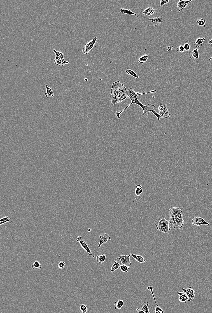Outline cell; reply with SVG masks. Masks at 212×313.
Masks as SVG:
<instances>
[{
	"label": "cell",
	"mask_w": 212,
	"mask_h": 313,
	"mask_svg": "<svg viewBox=\"0 0 212 313\" xmlns=\"http://www.w3.org/2000/svg\"><path fill=\"white\" fill-rule=\"evenodd\" d=\"M156 91V90H154L150 91L149 92L140 94V93L138 92H135L134 89L132 88H130L128 89L127 91V95L128 97L131 100V102L130 104L128 105L125 108L122 110L120 112L116 111V112L115 115H116L118 118H120L121 114L124 110H125L126 109L128 108L131 105L133 104H135L139 105L143 109V115L144 117H148L150 112H151L154 114V115L156 117L158 118V121H159L161 118H162V117H161L159 114L158 113L156 112L157 110V107H156L155 105L151 104H149L146 105H143L140 102L137 98V97L139 96L150 94V93H155Z\"/></svg>",
	"instance_id": "1"
},
{
	"label": "cell",
	"mask_w": 212,
	"mask_h": 313,
	"mask_svg": "<svg viewBox=\"0 0 212 313\" xmlns=\"http://www.w3.org/2000/svg\"><path fill=\"white\" fill-rule=\"evenodd\" d=\"M127 91L126 88L119 81L114 82L112 85L110 95L112 104L115 106L117 104L122 102L128 97Z\"/></svg>",
	"instance_id": "2"
},
{
	"label": "cell",
	"mask_w": 212,
	"mask_h": 313,
	"mask_svg": "<svg viewBox=\"0 0 212 313\" xmlns=\"http://www.w3.org/2000/svg\"><path fill=\"white\" fill-rule=\"evenodd\" d=\"M170 223L175 229H180L184 224L183 211L179 207H173L169 210Z\"/></svg>",
	"instance_id": "3"
},
{
	"label": "cell",
	"mask_w": 212,
	"mask_h": 313,
	"mask_svg": "<svg viewBox=\"0 0 212 313\" xmlns=\"http://www.w3.org/2000/svg\"><path fill=\"white\" fill-rule=\"evenodd\" d=\"M154 223L157 229L162 233H167L171 230V227L170 226L169 221L164 217H159L156 219Z\"/></svg>",
	"instance_id": "4"
},
{
	"label": "cell",
	"mask_w": 212,
	"mask_h": 313,
	"mask_svg": "<svg viewBox=\"0 0 212 313\" xmlns=\"http://www.w3.org/2000/svg\"><path fill=\"white\" fill-rule=\"evenodd\" d=\"M53 51L56 55L55 58L54 60L55 65L60 66H63L65 65L69 64V62L65 60L63 53L57 51L55 50Z\"/></svg>",
	"instance_id": "5"
},
{
	"label": "cell",
	"mask_w": 212,
	"mask_h": 313,
	"mask_svg": "<svg viewBox=\"0 0 212 313\" xmlns=\"http://www.w3.org/2000/svg\"><path fill=\"white\" fill-rule=\"evenodd\" d=\"M98 38L96 36L95 37L93 40L86 44L82 50V52L84 54H88L92 50V49L95 45Z\"/></svg>",
	"instance_id": "6"
},
{
	"label": "cell",
	"mask_w": 212,
	"mask_h": 313,
	"mask_svg": "<svg viewBox=\"0 0 212 313\" xmlns=\"http://www.w3.org/2000/svg\"><path fill=\"white\" fill-rule=\"evenodd\" d=\"M77 242L79 243L81 247L86 251L87 253L89 255L92 256V253L91 251L89 248L87 243L83 240V238L81 236H79L77 237Z\"/></svg>",
	"instance_id": "7"
},
{
	"label": "cell",
	"mask_w": 212,
	"mask_h": 313,
	"mask_svg": "<svg viewBox=\"0 0 212 313\" xmlns=\"http://www.w3.org/2000/svg\"><path fill=\"white\" fill-rule=\"evenodd\" d=\"M192 224L193 225L200 226L203 225H209V223L207 222L202 217L196 216L192 219Z\"/></svg>",
	"instance_id": "8"
},
{
	"label": "cell",
	"mask_w": 212,
	"mask_h": 313,
	"mask_svg": "<svg viewBox=\"0 0 212 313\" xmlns=\"http://www.w3.org/2000/svg\"><path fill=\"white\" fill-rule=\"evenodd\" d=\"M182 289L183 292L186 294L188 296V301H190L193 299L195 296V292L193 289H192V287H190L187 289L182 288Z\"/></svg>",
	"instance_id": "9"
},
{
	"label": "cell",
	"mask_w": 212,
	"mask_h": 313,
	"mask_svg": "<svg viewBox=\"0 0 212 313\" xmlns=\"http://www.w3.org/2000/svg\"><path fill=\"white\" fill-rule=\"evenodd\" d=\"M100 241L98 246V248H99L103 244H106L108 241H111V236L107 233H103L99 235Z\"/></svg>",
	"instance_id": "10"
},
{
	"label": "cell",
	"mask_w": 212,
	"mask_h": 313,
	"mask_svg": "<svg viewBox=\"0 0 212 313\" xmlns=\"http://www.w3.org/2000/svg\"><path fill=\"white\" fill-rule=\"evenodd\" d=\"M119 257L120 258L121 263L122 264L125 265L130 267L131 265V262L130 261V257L131 256V254L130 253L128 255H122L120 254H118Z\"/></svg>",
	"instance_id": "11"
},
{
	"label": "cell",
	"mask_w": 212,
	"mask_h": 313,
	"mask_svg": "<svg viewBox=\"0 0 212 313\" xmlns=\"http://www.w3.org/2000/svg\"><path fill=\"white\" fill-rule=\"evenodd\" d=\"M192 0L185 1L180 0L177 3V10L178 12H180L184 8L186 7L189 3L192 1Z\"/></svg>",
	"instance_id": "12"
},
{
	"label": "cell",
	"mask_w": 212,
	"mask_h": 313,
	"mask_svg": "<svg viewBox=\"0 0 212 313\" xmlns=\"http://www.w3.org/2000/svg\"><path fill=\"white\" fill-rule=\"evenodd\" d=\"M121 263V261L119 257H118L115 259L114 261L113 264L111 267V273H113L115 271L120 269Z\"/></svg>",
	"instance_id": "13"
},
{
	"label": "cell",
	"mask_w": 212,
	"mask_h": 313,
	"mask_svg": "<svg viewBox=\"0 0 212 313\" xmlns=\"http://www.w3.org/2000/svg\"><path fill=\"white\" fill-rule=\"evenodd\" d=\"M147 19L151 21L152 24L155 26L159 25L163 23V19L161 17H153L152 19L147 18Z\"/></svg>",
	"instance_id": "14"
},
{
	"label": "cell",
	"mask_w": 212,
	"mask_h": 313,
	"mask_svg": "<svg viewBox=\"0 0 212 313\" xmlns=\"http://www.w3.org/2000/svg\"><path fill=\"white\" fill-rule=\"evenodd\" d=\"M189 56L191 59H198L199 53L198 48L190 50L189 52Z\"/></svg>",
	"instance_id": "15"
},
{
	"label": "cell",
	"mask_w": 212,
	"mask_h": 313,
	"mask_svg": "<svg viewBox=\"0 0 212 313\" xmlns=\"http://www.w3.org/2000/svg\"><path fill=\"white\" fill-rule=\"evenodd\" d=\"M45 89H46V93H45V95L47 98H50L54 96V94L53 90L51 88L46 84L45 85Z\"/></svg>",
	"instance_id": "16"
},
{
	"label": "cell",
	"mask_w": 212,
	"mask_h": 313,
	"mask_svg": "<svg viewBox=\"0 0 212 313\" xmlns=\"http://www.w3.org/2000/svg\"><path fill=\"white\" fill-rule=\"evenodd\" d=\"M159 114L161 117L164 118H169L170 116V114L169 113L168 108L165 109L162 111L159 112Z\"/></svg>",
	"instance_id": "17"
},
{
	"label": "cell",
	"mask_w": 212,
	"mask_h": 313,
	"mask_svg": "<svg viewBox=\"0 0 212 313\" xmlns=\"http://www.w3.org/2000/svg\"><path fill=\"white\" fill-rule=\"evenodd\" d=\"M157 10L154 9L152 7H149L145 9L143 13L147 15L150 16L156 13Z\"/></svg>",
	"instance_id": "18"
},
{
	"label": "cell",
	"mask_w": 212,
	"mask_h": 313,
	"mask_svg": "<svg viewBox=\"0 0 212 313\" xmlns=\"http://www.w3.org/2000/svg\"><path fill=\"white\" fill-rule=\"evenodd\" d=\"M124 305V301L123 300H118L115 301V302L114 305L115 309L116 310H120L123 307Z\"/></svg>",
	"instance_id": "19"
},
{
	"label": "cell",
	"mask_w": 212,
	"mask_h": 313,
	"mask_svg": "<svg viewBox=\"0 0 212 313\" xmlns=\"http://www.w3.org/2000/svg\"><path fill=\"white\" fill-rule=\"evenodd\" d=\"M132 256L134 259L138 262L141 263H144L146 261V260L143 256L140 255H135L134 254H131Z\"/></svg>",
	"instance_id": "20"
},
{
	"label": "cell",
	"mask_w": 212,
	"mask_h": 313,
	"mask_svg": "<svg viewBox=\"0 0 212 313\" xmlns=\"http://www.w3.org/2000/svg\"><path fill=\"white\" fill-rule=\"evenodd\" d=\"M206 38H198L195 41L193 42V44L196 47H202L203 43L205 40Z\"/></svg>",
	"instance_id": "21"
},
{
	"label": "cell",
	"mask_w": 212,
	"mask_h": 313,
	"mask_svg": "<svg viewBox=\"0 0 212 313\" xmlns=\"http://www.w3.org/2000/svg\"><path fill=\"white\" fill-rule=\"evenodd\" d=\"M143 191L142 186L140 185H138L136 186L135 190V193L136 196L138 197L141 196V195L142 194Z\"/></svg>",
	"instance_id": "22"
},
{
	"label": "cell",
	"mask_w": 212,
	"mask_h": 313,
	"mask_svg": "<svg viewBox=\"0 0 212 313\" xmlns=\"http://www.w3.org/2000/svg\"><path fill=\"white\" fill-rule=\"evenodd\" d=\"M120 12H121L122 13L125 14L126 15H135L142 17L138 15L137 14L135 13L134 12L131 11L130 10L122 8L120 9Z\"/></svg>",
	"instance_id": "23"
},
{
	"label": "cell",
	"mask_w": 212,
	"mask_h": 313,
	"mask_svg": "<svg viewBox=\"0 0 212 313\" xmlns=\"http://www.w3.org/2000/svg\"><path fill=\"white\" fill-rule=\"evenodd\" d=\"M149 302L147 301H144L142 304L141 308L142 309L144 313H150L149 310L148 306Z\"/></svg>",
	"instance_id": "24"
},
{
	"label": "cell",
	"mask_w": 212,
	"mask_h": 313,
	"mask_svg": "<svg viewBox=\"0 0 212 313\" xmlns=\"http://www.w3.org/2000/svg\"><path fill=\"white\" fill-rule=\"evenodd\" d=\"M106 255L104 254L98 255L96 257V261L98 263L100 264H103L105 261L106 259Z\"/></svg>",
	"instance_id": "25"
},
{
	"label": "cell",
	"mask_w": 212,
	"mask_h": 313,
	"mask_svg": "<svg viewBox=\"0 0 212 313\" xmlns=\"http://www.w3.org/2000/svg\"><path fill=\"white\" fill-rule=\"evenodd\" d=\"M12 222H13V220L11 218H10L7 216L2 218L0 219V225H1L4 224V223L7 222L12 223Z\"/></svg>",
	"instance_id": "26"
},
{
	"label": "cell",
	"mask_w": 212,
	"mask_h": 313,
	"mask_svg": "<svg viewBox=\"0 0 212 313\" xmlns=\"http://www.w3.org/2000/svg\"><path fill=\"white\" fill-rule=\"evenodd\" d=\"M189 298L187 295L185 293H184L183 294L179 296V298H178V300L180 302L182 303H186L187 301H188Z\"/></svg>",
	"instance_id": "27"
},
{
	"label": "cell",
	"mask_w": 212,
	"mask_h": 313,
	"mask_svg": "<svg viewBox=\"0 0 212 313\" xmlns=\"http://www.w3.org/2000/svg\"><path fill=\"white\" fill-rule=\"evenodd\" d=\"M42 265L39 261L36 260L35 261L33 264L31 265V268L33 269L37 270L42 268Z\"/></svg>",
	"instance_id": "28"
},
{
	"label": "cell",
	"mask_w": 212,
	"mask_h": 313,
	"mask_svg": "<svg viewBox=\"0 0 212 313\" xmlns=\"http://www.w3.org/2000/svg\"><path fill=\"white\" fill-rule=\"evenodd\" d=\"M125 72L127 74L130 75L133 77H134L136 79H138L139 78V76L136 74V73L134 71H133L132 70L130 69V68H127Z\"/></svg>",
	"instance_id": "29"
},
{
	"label": "cell",
	"mask_w": 212,
	"mask_h": 313,
	"mask_svg": "<svg viewBox=\"0 0 212 313\" xmlns=\"http://www.w3.org/2000/svg\"><path fill=\"white\" fill-rule=\"evenodd\" d=\"M149 55L148 54L145 53L144 55L142 56L138 59V61L139 63L143 64L146 62L149 58Z\"/></svg>",
	"instance_id": "30"
},
{
	"label": "cell",
	"mask_w": 212,
	"mask_h": 313,
	"mask_svg": "<svg viewBox=\"0 0 212 313\" xmlns=\"http://www.w3.org/2000/svg\"><path fill=\"white\" fill-rule=\"evenodd\" d=\"M80 309L83 313H89L90 311L89 307L84 304L80 305Z\"/></svg>",
	"instance_id": "31"
},
{
	"label": "cell",
	"mask_w": 212,
	"mask_h": 313,
	"mask_svg": "<svg viewBox=\"0 0 212 313\" xmlns=\"http://www.w3.org/2000/svg\"><path fill=\"white\" fill-rule=\"evenodd\" d=\"M197 22L198 25L200 27L205 28L206 27V21L205 19H198L197 21Z\"/></svg>",
	"instance_id": "32"
},
{
	"label": "cell",
	"mask_w": 212,
	"mask_h": 313,
	"mask_svg": "<svg viewBox=\"0 0 212 313\" xmlns=\"http://www.w3.org/2000/svg\"><path fill=\"white\" fill-rule=\"evenodd\" d=\"M120 269L122 272H127L129 270V267L126 265L122 264L121 265Z\"/></svg>",
	"instance_id": "33"
},
{
	"label": "cell",
	"mask_w": 212,
	"mask_h": 313,
	"mask_svg": "<svg viewBox=\"0 0 212 313\" xmlns=\"http://www.w3.org/2000/svg\"><path fill=\"white\" fill-rule=\"evenodd\" d=\"M190 42L187 41H186L183 46L185 51H188L190 50Z\"/></svg>",
	"instance_id": "34"
},
{
	"label": "cell",
	"mask_w": 212,
	"mask_h": 313,
	"mask_svg": "<svg viewBox=\"0 0 212 313\" xmlns=\"http://www.w3.org/2000/svg\"><path fill=\"white\" fill-rule=\"evenodd\" d=\"M156 307L155 308V313H164V312L163 310L158 305H156Z\"/></svg>",
	"instance_id": "35"
},
{
	"label": "cell",
	"mask_w": 212,
	"mask_h": 313,
	"mask_svg": "<svg viewBox=\"0 0 212 313\" xmlns=\"http://www.w3.org/2000/svg\"><path fill=\"white\" fill-rule=\"evenodd\" d=\"M177 51L178 52H183L185 51V50L183 46L182 45H180L177 48Z\"/></svg>",
	"instance_id": "36"
},
{
	"label": "cell",
	"mask_w": 212,
	"mask_h": 313,
	"mask_svg": "<svg viewBox=\"0 0 212 313\" xmlns=\"http://www.w3.org/2000/svg\"><path fill=\"white\" fill-rule=\"evenodd\" d=\"M66 263L64 262L63 261H60L58 264L59 268L60 269H63Z\"/></svg>",
	"instance_id": "37"
},
{
	"label": "cell",
	"mask_w": 212,
	"mask_h": 313,
	"mask_svg": "<svg viewBox=\"0 0 212 313\" xmlns=\"http://www.w3.org/2000/svg\"><path fill=\"white\" fill-rule=\"evenodd\" d=\"M148 290H150V291H151V292L152 293V295H153V297L154 298V300H155V303L156 305H157V304L156 303V300L155 299V296H154V293H153V288H152V286H149V287H148Z\"/></svg>",
	"instance_id": "38"
},
{
	"label": "cell",
	"mask_w": 212,
	"mask_h": 313,
	"mask_svg": "<svg viewBox=\"0 0 212 313\" xmlns=\"http://www.w3.org/2000/svg\"><path fill=\"white\" fill-rule=\"evenodd\" d=\"M169 0H161L160 1V6L162 7L163 5L169 3Z\"/></svg>",
	"instance_id": "39"
},
{
	"label": "cell",
	"mask_w": 212,
	"mask_h": 313,
	"mask_svg": "<svg viewBox=\"0 0 212 313\" xmlns=\"http://www.w3.org/2000/svg\"><path fill=\"white\" fill-rule=\"evenodd\" d=\"M136 312L137 313H144L141 308H138L136 309Z\"/></svg>",
	"instance_id": "40"
},
{
	"label": "cell",
	"mask_w": 212,
	"mask_h": 313,
	"mask_svg": "<svg viewBox=\"0 0 212 313\" xmlns=\"http://www.w3.org/2000/svg\"><path fill=\"white\" fill-rule=\"evenodd\" d=\"M167 50L168 52L171 51L172 50V48L171 47H168L167 48Z\"/></svg>",
	"instance_id": "41"
},
{
	"label": "cell",
	"mask_w": 212,
	"mask_h": 313,
	"mask_svg": "<svg viewBox=\"0 0 212 313\" xmlns=\"http://www.w3.org/2000/svg\"><path fill=\"white\" fill-rule=\"evenodd\" d=\"M183 292H182L181 291H179L178 292V295H179V296H180V295H181L182 294H183Z\"/></svg>",
	"instance_id": "42"
},
{
	"label": "cell",
	"mask_w": 212,
	"mask_h": 313,
	"mask_svg": "<svg viewBox=\"0 0 212 313\" xmlns=\"http://www.w3.org/2000/svg\"><path fill=\"white\" fill-rule=\"evenodd\" d=\"M208 43L210 45H212V38L211 40H210V41L208 42Z\"/></svg>",
	"instance_id": "43"
},
{
	"label": "cell",
	"mask_w": 212,
	"mask_h": 313,
	"mask_svg": "<svg viewBox=\"0 0 212 313\" xmlns=\"http://www.w3.org/2000/svg\"><path fill=\"white\" fill-rule=\"evenodd\" d=\"M91 230L90 228H89L88 231L89 232H90L91 231Z\"/></svg>",
	"instance_id": "44"
},
{
	"label": "cell",
	"mask_w": 212,
	"mask_h": 313,
	"mask_svg": "<svg viewBox=\"0 0 212 313\" xmlns=\"http://www.w3.org/2000/svg\"><path fill=\"white\" fill-rule=\"evenodd\" d=\"M212 59V57H211V58H210L209 59V60H211Z\"/></svg>",
	"instance_id": "45"
}]
</instances>
